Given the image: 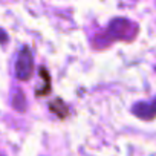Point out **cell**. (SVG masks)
I'll list each match as a JSON object with an SVG mask.
<instances>
[{
	"mask_svg": "<svg viewBox=\"0 0 156 156\" xmlns=\"http://www.w3.org/2000/svg\"><path fill=\"white\" fill-rule=\"evenodd\" d=\"M135 31H136V26L130 20H127V19H113L109 23L107 29L97 37V40L103 38L101 46H106V44H110L112 41H116V40H130V38H133Z\"/></svg>",
	"mask_w": 156,
	"mask_h": 156,
	"instance_id": "1",
	"label": "cell"
},
{
	"mask_svg": "<svg viewBox=\"0 0 156 156\" xmlns=\"http://www.w3.org/2000/svg\"><path fill=\"white\" fill-rule=\"evenodd\" d=\"M34 73V57L28 48H23L17 57L16 63V76L22 81H26Z\"/></svg>",
	"mask_w": 156,
	"mask_h": 156,
	"instance_id": "2",
	"label": "cell"
},
{
	"mask_svg": "<svg viewBox=\"0 0 156 156\" xmlns=\"http://www.w3.org/2000/svg\"><path fill=\"white\" fill-rule=\"evenodd\" d=\"M132 112L145 121H151L153 118H156V98L153 101H139L132 107Z\"/></svg>",
	"mask_w": 156,
	"mask_h": 156,
	"instance_id": "3",
	"label": "cell"
},
{
	"mask_svg": "<svg viewBox=\"0 0 156 156\" xmlns=\"http://www.w3.org/2000/svg\"><path fill=\"white\" fill-rule=\"evenodd\" d=\"M49 109H51V112H54L58 118H66V116L69 115V109H67V106H66L61 100L52 101V103L49 104Z\"/></svg>",
	"mask_w": 156,
	"mask_h": 156,
	"instance_id": "4",
	"label": "cell"
},
{
	"mask_svg": "<svg viewBox=\"0 0 156 156\" xmlns=\"http://www.w3.org/2000/svg\"><path fill=\"white\" fill-rule=\"evenodd\" d=\"M12 107L17 112H25L26 110V98L22 90H16L12 95Z\"/></svg>",
	"mask_w": 156,
	"mask_h": 156,
	"instance_id": "5",
	"label": "cell"
},
{
	"mask_svg": "<svg viewBox=\"0 0 156 156\" xmlns=\"http://www.w3.org/2000/svg\"><path fill=\"white\" fill-rule=\"evenodd\" d=\"M40 75H41L43 80H44V83H43V89H41V90H37L35 95H37V97H44V95H48V94L51 92V78H49V73L46 72L44 67L40 69Z\"/></svg>",
	"mask_w": 156,
	"mask_h": 156,
	"instance_id": "6",
	"label": "cell"
},
{
	"mask_svg": "<svg viewBox=\"0 0 156 156\" xmlns=\"http://www.w3.org/2000/svg\"><path fill=\"white\" fill-rule=\"evenodd\" d=\"M8 37H6V32H3L2 29H0V43H6Z\"/></svg>",
	"mask_w": 156,
	"mask_h": 156,
	"instance_id": "7",
	"label": "cell"
}]
</instances>
